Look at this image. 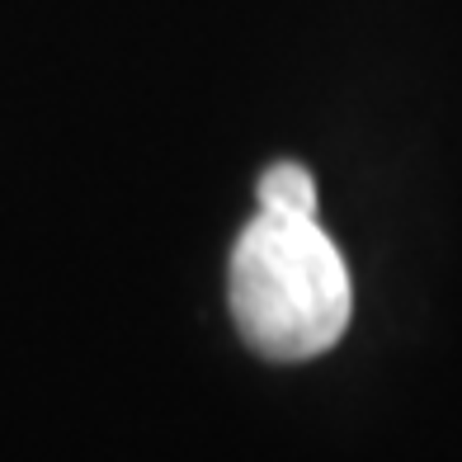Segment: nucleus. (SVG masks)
Masks as SVG:
<instances>
[{
	"mask_svg": "<svg viewBox=\"0 0 462 462\" xmlns=\"http://www.w3.org/2000/svg\"><path fill=\"white\" fill-rule=\"evenodd\" d=\"M354 311L349 269L317 217L255 213L231 250V317L274 364L335 349Z\"/></svg>",
	"mask_w": 462,
	"mask_h": 462,
	"instance_id": "f257e3e1",
	"label": "nucleus"
},
{
	"mask_svg": "<svg viewBox=\"0 0 462 462\" xmlns=\"http://www.w3.org/2000/svg\"><path fill=\"white\" fill-rule=\"evenodd\" d=\"M260 213H283V217H317V180L298 161L269 165L255 184Z\"/></svg>",
	"mask_w": 462,
	"mask_h": 462,
	"instance_id": "f03ea898",
	"label": "nucleus"
}]
</instances>
